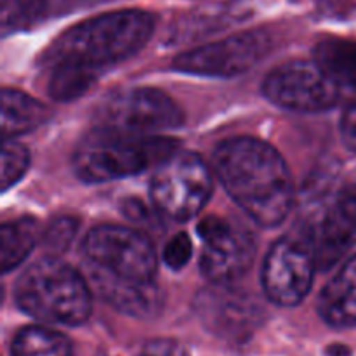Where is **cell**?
Here are the masks:
<instances>
[{
	"instance_id": "cell-15",
	"label": "cell",
	"mask_w": 356,
	"mask_h": 356,
	"mask_svg": "<svg viewBox=\"0 0 356 356\" xmlns=\"http://www.w3.org/2000/svg\"><path fill=\"white\" fill-rule=\"evenodd\" d=\"M318 315L334 329H351L356 325V254L322 291Z\"/></svg>"
},
{
	"instance_id": "cell-17",
	"label": "cell",
	"mask_w": 356,
	"mask_h": 356,
	"mask_svg": "<svg viewBox=\"0 0 356 356\" xmlns=\"http://www.w3.org/2000/svg\"><path fill=\"white\" fill-rule=\"evenodd\" d=\"M38 238V225L33 218H19L3 222L0 228V264L2 273L19 266L31 254Z\"/></svg>"
},
{
	"instance_id": "cell-7",
	"label": "cell",
	"mask_w": 356,
	"mask_h": 356,
	"mask_svg": "<svg viewBox=\"0 0 356 356\" xmlns=\"http://www.w3.org/2000/svg\"><path fill=\"white\" fill-rule=\"evenodd\" d=\"M316 270L315 229H294L282 236L264 259V294L278 306H298L308 296Z\"/></svg>"
},
{
	"instance_id": "cell-26",
	"label": "cell",
	"mask_w": 356,
	"mask_h": 356,
	"mask_svg": "<svg viewBox=\"0 0 356 356\" xmlns=\"http://www.w3.org/2000/svg\"><path fill=\"white\" fill-rule=\"evenodd\" d=\"M341 138L344 146L356 153V103L350 104L341 117Z\"/></svg>"
},
{
	"instance_id": "cell-21",
	"label": "cell",
	"mask_w": 356,
	"mask_h": 356,
	"mask_svg": "<svg viewBox=\"0 0 356 356\" xmlns=\"http://www.w3.org/2000/svg\"><path fill=\"white\" fill-rule=\"evenodd\" d=\"M47 13V0H2V35L28 30L40 23Z\"/></svg>"
},
{
	"instance_id": "cell-24",
	"label": "cell",
	"mask_w": 356,
	"mask_h": 356,
	"mask_svg": "<svg viewBox=\"0 0 356 356\" xmlns=\"http://www.w3.org/2000/svg\"><path fill=\"white\" fill-rule=\"evenodd\" d=\"M191 256H193V243H191L188 233L174 235L165 245V250H163V261L174 271L183 270L190 263Z\"/></svg>"
},
{
	"instance_id": "cell-8",
	"label": "cell",
	"mask_w": 356,
	"mask_h": 356,
	"mask_svg": "<svg viewBox=\"0 0 356 356\" xmlns=\"http://www.w3.org/2000/svg\"><path fill=\"white\" fill-rule=\"evenodd\" d=\"M97 127L129 134H148L183 125L179 104L163 90L136 87L110 96L96 108Z\"/></svg>"
},
{
	"instance_id": "cell-11",
	"label": "cell",
	"mask_w": 356,
	"mask_h": 356,
	"mask_svg": "<svg viewBox=\"0 0 356 356\" xmlns=\"http://www.w3.org/2000/svg\"><path fill=\"white\" fill-rule=\"evenodd\" d=\"M271 49L273 37L268 31H243L183 52L174 59V70L188 75L229 79L256 66Z\"/></svg>"
},
{
	"instance_id": "cell-23",
	"label": "cell",
	"mask_w": 356,
	"mask_h": 356,
	"mask_svg": "<svg viewBox=\"0 0 356 356\" xmlns=\"http://www.w3.org/2000/svg\"><path fill=\"white\" fill-rule=\"evenodd\" d=\"M28 167H30V152L26 146L13 141V139L3 141L2 169H0V183H2L3 193L26 174Z\"/></svg>"
},
{
	"instance_id": "cell-16",
	"label": "cell",
	"mask_w": 356,
	"mask_h": 356,
	"mask_svg": "<svg viewBox=\"0 0 356 356\" xmlns=\"http://www.w3.org/2000/svg\"><path fill=\"white\" fill-rule=\"evenodd\" d=\"M51 117L47 106L16 89L2 90V138L10 141L44 124Z\"/></svg>"
},
{
	"instance_id": "cell-6",
	"label": "cell",
	"mask_w": 356,
	"mask_h": 356,
	"mask_svg": "<svg viewBox=\"0 0 356 356\" xmlns=\"http://www.w3.org/2000/svg\"><path fill=\"white\" fill-rule=\"evenodd\" d=\"M212 195V176L200 155L177 152L156 165L149 197L156 211L186 222L198 214Z\"/></svg>"
},
{
	"instance_id": "cell-19",
	"label": "cell",
	"mask_w": 356,
	"mask_h": 356,
	"mask_svg": "<svg viewBox=\"0 0 356 356\" xmlns=\"http://www.w3.org/2000/svg\"><path fill=\"white\" fill-rule=\"evenodd\" d=\"M10 353L13 356H72V344L65 334L31 325L16 334Z\"/></svg>"
},
{
	"instance_id": "cell-22",
	"label": "cell",
	"mask_w": 356,
	"mask_h": 356,
	"mask_svg": "<svg viewBox=\"0 0 356 356\" xmlns=\"http://www.w3.org/2000/svg\"><path fill=\"white\" fill-rule=\"evenodd\" d=\"M79 219L72 216H61L56 218L45 226V229L40 235L42 247L47 252V257H58L66 252L79 232Z\"/></svg>"
},
{
	"instance_id": "cell-13",
	"label": "cell",
	"mask_w": 356,
	"mask_h": 356,
	"mask_svg": "<svg viewBox=\"0 0 356 356\" xmlns=\"http://www.w3.org/2000/svg\"><path fill=\"white\" fill-rule=\"evenodd\" d=\"M356 245V184L343 188L315 228L320 271L336 266Z\"/></svg>"
},
{
	"instance_id": "cell-18",
	"label": "cell",
	"mask_w": 356,
	"mask_h": 356,
	"mask_svg": "<svg viewBox=\"0 0 356 356\" xmlns=\"http://www.w3.org/2000/svg\"><path fill=\"white\" fill-rule=\"evenodd\" d=\"M315 61L339 86L356 89V40L329 38L315 47Z\"/></svg>"
},
{
	"instance_id": "cell-28",
	"label": "cell",
	"mask_w": 356,
	"mask_h": 356,
	"mask_svg": "<svg viewBox=\"0 0 356 356\" xmlns=\"http://www.w3.org/2000/svg\"><path fill=\"white\" fill-rule=\"evenodd\" d=\"M327 356H351V350L344 344H332L327 348Z\"/></svg>"
},
{
	"instance_id": "cell-2",
	"label": "cell",
	"mask_w": 356,
	"mask_h": 356,
	"mask_svg": "<svg viewBox=\"0 0 356 356\" xmlns=\"http://www.w3.org/2000/svg\"><path fill=\"white\" fill-rule=\"evenodd\" d=\"M155 30L146 10L125 9L99 14L63 31L42 54L44 65L86 66L101 70L138 54Z\"/></svg>"
},
{
	"instance_id": "cell-20",
	"label": "cell",
	"mask_w": 356,
	"mask_h": 356,
	"mask_svg": "<svg viewBox=\"0 0 356 356\" xmlns=\"http://www.w3.org/2000/svg\"><path fill=\"white\" fill-rule=\"evenodd\" d=\"M97 76H99V70L75 65L56 66L52 68L51 80H49V94L52 99L61 101V103L75 101L92 89Z\"/></svg>"
},
{
	"instance_id": "cell-12",
	"label": "cell",
	"mask_w": 356,
	"mask_h": 356,
	"mask_svg": "<svg viewBox=\"0 0 356 356\" xmlns=\"http://www.w3.org/2000/svg\"><path fill=\"white\" fill-rule=\"evenodd\" d=\"M204 240L200 271L212 284H235L252 268L256 257V238L247 228L209 216L198 225Z\"/></svg>"
},
{
	"instance_id": "cell-1",
	"label": "cell",
	"mask_w": 356,
	"mask_h": 356,
	"mask_svg": "<svg viewBox=\"0 0 356 356\" xmlns=\"http://www.w3.org/2000/svg\"><path fill=\"white\" fill-rule=\"evenodd\" d=\"M214 169L236 205L263 228H275L289 216L294 186L280 153L256 138H232L214 153Z\"/></svg>"
},
{
	"instance_id": "cell-14",
	"label": "cell",
	"mask_w": 356,
	"mask_h": 356,
	"mask_svg": "<svg viewBox=\"0 0 356 356\" xmlns=\"http://www.w3.org/2000/svg\"><path fill=\"white\" fill-rule=\"evenodd\" d=\"M89 275L97 294L120 313L134 318H155L163 309V294L152 284H125L111 278Z\"/></svg>"
},
{
	"instance_id": "cell-27",
	"label": "cell",
	"mask_w": 356,
	"mask_h": 356,
	"mask_svg": "<svg viewBox=\"0 0 356 356\" xmlns=\"http://www.w3.org/2000/svg\"><path fill=\"white\" fill-rule=\"evenodd\" d=\"M122 212L134 222H146V219L149 218L148 207L138 198H127L122 204Z\"/></svg>"
},
{
	"instance_id": "cell-10",
	"label": "cell",
	"mask_w": 356,
	"mask_h": 356,
	"mask_svg": "<svg viewBox=\"0 0 356 356\" xmlns=\"http://www.w3.org/2000/svg\"><path fill=\"white\" fill-rule=\"evenodd\" d=\"M195 312L205 329L229 343H245L264 322L259 299L233 284H212L195 298Z\"/></svg>"
},
{
	"instance_id": "cell-9",
	"label": "cell",
	"mask_w": 356,
	"mask_h": 356,
	"mask_svg": "<svg viewBox=\"0 0 356 356\" xmlns=\"http://www.w3.org/2000/svg\"><path fill=\"white\" fill-rule=\"evenodd\" d=\"M263 94L285 110L318 113L336 106L341 86L316 61H289L268 73Z\"/></svg>"
},
{
	"instance_id": "cell-3",
	"label": "cell",
	"mask_w": 356,
	"mask_h": 356,
	"mask_svg": "<svg viewBox=\"0 0 356 356\" xmlns=\"http://www.w3.org/2000/svg\"><path fill=\"white\" fill-rule=\"evenodd\" d=\"M14 298L21 312L56 325L79 327L92 313L86 278L58 257H44L28 266L17 278Z\"/></svg>"
},
{
	"instance_id": "cell-5",
	"label": "cell",
	"mask_w": 356,
	"mask_h": 356,
	"mask_svg": "<svg viewBox=\"0 0 356 356\" xmlns=\"http://www.w3.org/2000/svg\"><path fill=\"white\" fill-rule=\"evenodd\" d=\"M87 273L125 284H152L156 273V252L141 232L117 225L90 229L82 243Z\"/></svg>"
},
{
	"instance_id": "cell-25",
	"label": "cell",
	"mask_w": 356,
	"mask_h": 356,
	"mask_svg": "<svg viewBox=\"0 0 356 356\" xmlns=\"http://www.w3.org/2000/svg\"><path fill=\"white\" fill-rule=\"evenodd\" d=\"M141 356H190V353L176 339H153L143 346Z\"/></svg>"
},
{
	"instance_id": "cell-4",
	"label": "cell",
	"mask_w": 356,
	"mask_h": 356,
	"mask_svg": "<svg viewBox=\"0 0 356 356\" xmlns=\"http://www.w3.org/2000/svg\"><path fill=\"white\" fill-rule=\"evenodd\" d=\"M179 143L163 136L129 134L96 127L73 153V170L86 183L136 176L177 153Z\"/></svg>"
}]
</instances>
